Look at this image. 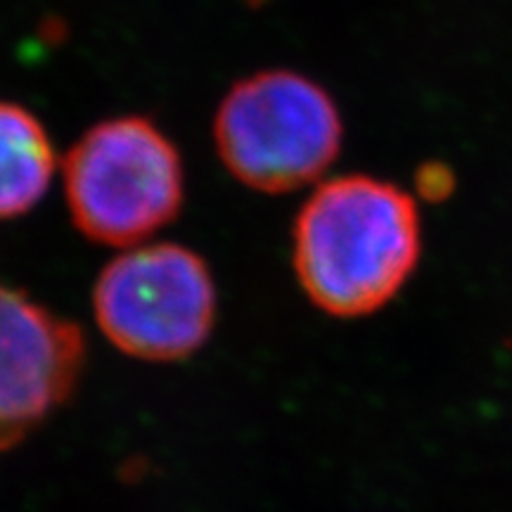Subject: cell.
Masks as SVG:
<instances>
[{
	"mask_svg": "<svg viewBox=\"0 0 512 512\" xmlns=\"http://www.w3.org/2000/svg\"><path fill=\"white\" fill-rule=\"evenodd\" d=\"M420 259V211L408 192L370 176H339L294 223V271L330 316H368L392 302Z\"/></svg>",
	"mask_w": 512,
	"mask_h": 512,
	"instance_id": "1",
	"label": "cell"
},
{
	"mask_svg": "<svg viewBox=\"0 0 512 512\" xmlns=\"http://www.w3.org/2000/svg\"><path fill=\"white\" fill-rule=\"evenodd\" d=\"M64 190L86 238L128 247L176 219L183 204V164L152 121L110 119L69 150Z\"/></svg>",
	"mask_w": 512,
	"mask_h": 512,
	"instance_id": "2",
	"label": "cell"
},
{
	"mask_svg": "<svg viewBox=\"0 0 512 512\" xmlns=\"http://www.w3.org/2000/svg\"><path fill=\"white\" fill-rule=\"evenodd\" d=\"M223 164L261 192H290L335 162L342 121L318 83L285 69L235 83L214 121Z\"/></svg>",
	"mask_w": 512,
	"mask_h": 512,
	"instance_id": "3",
	"label": "cell"
},
{
	"mask_svg": "<svg viewBox=\"0 0 512 512\" xmlns=\"http://www.w3.org/2000/svg\"><path fill=\"white\" fill-rule=\"evenodd\" d=\"M93 302L107 339L143 361L195 354L216 318L209 268L181 245H147L117 256L100 273Z\"/></svg>",
	"mask_w": 512,
	"mask_h": 512,
	"instance_id": "4",
	"label": "cell"
},
{
	"mask_svg": "<svg viewBox=\"0 0 512 512\" xmlns=\"http://www.w3.org/2000/svg\"><path fill=\"white\" fill-rule=\"evenodd\" d=\"M83 358L86 342L74 323L0 285V453L72 394Z\"/></svg>",
	"mask_w": 512,
	"mask_h": 512,
	"instance_id": "5",
	"label": "cell"
},
{
	"mask_svg": "<svg viewBox=\"0 0 512 512\" xmlns=\"http://www.w3.org/2000/svg\"><path fill=\"white\" fill-rule=\"evenodd\" d=\"M53 171L55 152L41 121L24 107L0 102V219L36 207Z\"/></svg>",
	"mask_w": 512,
	"mask_h": 512,
	"instance_id": "6",
	"label": "cell"
}]
</instances>
